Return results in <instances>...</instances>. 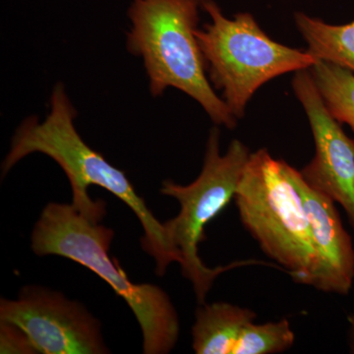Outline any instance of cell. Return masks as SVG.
<instances>
[{
  "label": "cell",
  "instance_id": "obj_1",
  "mask_svg": "<svg viewBox=\"0 0 354 354\" xmlns=\"http://www.w3.org/2000/svg\"><path fill=\"white\" fill-rule=\"evenodd\" d=\"M77 111L64 84L57 83L50 95V113L39 121L30 116L22 121L2 162V174L32 153H44L66 174L72 189V205L88 220L100 223L106 214L104 200H94L88 188H104L132 209L144 230L142 247L156 261V272L162 276L171 263L180 264V255L169 243L164 223H160L140 197L124 171L109 164L101 153L84 141L74 120Z\"/></svg>",
  "mask_w": 354,
  "mask_h": 354
},
{
  "label": "cell",
  "instance_id": "obj_2",
  "mask_svg": "<svg viewBox=\"0 0 354 354\" xmlns=\"http://www.w3.org/2000/svg\"><path fill=\"white\" fill-rule=\"evenodd\" d=\"M111 228L88 220L72 204L50 203L32 234L38 256H60L88 268L111 286L132 310L143 334V353H171L179 337L178 314L171 298L157 286L134 283L118 260L109 255Z\"/></svg>",
  "mask_w": 354,
  "mask_h": 354
},
{
  "label": "cell",
  "instance_id": "obj_3",
  "mask_svg": "<svg viewBox=\"0 0 354 354\" xmlns=\"http://www.w3.org/2000/svg\"><path fill=\"white\" fill-rule=\"evenodd\" d=\"M200 9L202 0H131L127 50L143 60L153 97L177 88L195 100L216 125L234 129L237 118L207 77L196 36Z\"/></svg>",
  "mask_w": 354,
  "mask_h": 354
},
{
  "label": "cell",
  "instance_id": "obj_4",
  "mask_svg": "<svg viewBox=\"0 0 354 354\" xmlns=\"http://www.w3.org/2000/svg\"><path fill=\"white\" fill-rule=\"evenodd\" d=\"M285 160L252 153L235 193L244 227L297 283L308 285L315 249L304 203Z\"/></svg>",
  "mask_w": 354,
  "mask_h": 354
},
{
  "label": "cell",
  "instance_id": "obj_5",
  "mask_svg": "<svg viewBox=\"0 0 354 354\" xmlns=\"http://www.w3.org/2000/svg\"><path fill=\"white\" fill-rule=\"evenodd\" d=\"M212 22L196 36L206 62L209 82L239 120L254 93L268 81L288 72L309 69L318 60L308 51L272 41L250 13L225 17L215 0H202Z\"/></svg>",
  "mask_w": 354,
  "mask_h": 354
},
{
  "label": "cell",
  "instance_id": "obj_6",
  "mask_svg": "<svg viewBox=\"0 0 354 354\" xmlns=\"http://www.w3.org/2000/svg\"><path fill=\"white\" fill-rule=\"evenodd\" d=\"M221 132L212 128L207 142L201 174L188 185L172 180L162 183L160 193L180 204L178 215L164 223L169 243L180 255L183 276L189 279L199 304H204L215 279L223 272L255 261L235 262L218 268L207 267L200 258L198 247L204 241L205 227L235 197L250 152L239 140L230 143L221 155Z\"/></svg>",
  "mask_w": 354,
  "mask_h": 354
},
{
  "label": "cell",
  "instance_id": "obj_7",
  "mask_svg": "<svg viewBox=\"0 0 354 354\" xmlns=\"http://www.w3.org/2000/svg\"><path fill=\"white\" fill-rule=\"evenodd\" d=\"M0 322L22 330L37 353H109L101 323L83 304L41 286H25L17 299L1 298Z\"/></svg>",
  "mask_w": 354,
  "mask_h": 354
},
{
  "label": "cell",
  "instance_id": "obj_8",
  "mask_svg": "<svg viewBox=\"0 0 354 354\" xmlns=\"http://www.w3.org/2000/svg\"><path fill=\"white\" fill-rule=\"evenodd\" d=\"M292 88L315 140L316 153L302 171L310 187L341 205L354 232V139L326 106L309 69L298 70Z\"/></svg>",
  "mask_w": 354,
  "mask_h": 354
},
{
  "label": "cell",
  "instance_id": "obj_9",
  "mask_svg": "<svg viewBox=\"0 0 354 354\" xmlns=\"http://www.w3.org/2000/svg\"><path fill=\"white\" fill-rule=\"evenodd\" d=\"M291 176L304 203L315 249L308 286L348 295L354 283V245L342 225L335 203L310 187L300 171L291 167Z\"/></svg>",
  "mask_w": 354,
  "mask_h": 354
},
{
  "label": "cell",
  "instance_id": "obj_10",
  "mask_svg": "<svg viewBox=\"0 0 354 354\" xmlns=\"http://www.w3.org/2000/svg\"><path fill=\"white\" fill-rule=\"evenodd\" d=\"M256 313L227 302L201 304L192 328V348L197 354H234L239 337Z\"/></svg>",
  "mask_w": 354,
  "mask_h": 354
},
{
  "label": "cell",
  "instance_id": "obj_11",
  "mask_svg": "<svg viewBox=\"0 0 354 354\" xmlns=\"http://www.w3.org/2000/svg\"><path fill=\"white\" fill-rule=\"evenodd\" d=\"M295 20L312 57L354 72V20L330 25L304 12L295 13Z\"/></svg>",
  "mask_w": 354,
  "mask_h": 354
},
{
  "label": "cell",
  "instance_id": "obj_12",
  "mask_svg": "<svg viewBox=\"0 0 354 354\" xmlns=\"http://www.w3.org/2000/svg\"><path fill=\"white\" fill-rule=\"evenodd\" d=\"M309 70L330 114L354 133V72L324 60Z\"/></svg>",
  "mask_w": 354,
  "mask_h": 354
},
{
  "label": "cell",
  "instance_id": "obj_13",
  "mask_svg": "<svg viewBox=\"0 0 354 354\" xmlns=\"http://www.w3.org/2000/svg\"><path fill=\"white\" fill-rule=\"evenodd\" d=\"M295 335L288 320L248 324L235 348L234 354L283 353L295 344Z\"/></svg>",
  "mask_w": 354,
  "mask_h": 354
},
{
  "label": "cell",
  "instance_id": "obj_14",
  "mask_svg": "<svg viewBox=\"0 0 354 354\" xmlns=\"http://www.w3.org/2000/svg\"><path fill=\"white\" fill-rule=\"evenodd\" d=\"M0 353L35 354L37 351L22 330L12 324L0 322Z\"/></svg>",
  "mask_w": 354,
  "mask_h": 354
}]
</instances>
